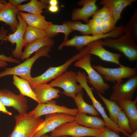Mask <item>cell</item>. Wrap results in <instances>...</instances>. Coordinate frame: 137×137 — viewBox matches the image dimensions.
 Wrapping results in <instances>:
<instances>
[{
  "instance_id": "1",
  "label": "cell",
  "mask_w": 137,
  "mask_h": 137,
  "mask_svg": "<svg viewBox=\"0 0 137 137\" xmlns=\"http://www.w3.org/2000/svg\"><path fill=\"white\" fill-rule=\"evenodd\" d=\"M15 125L9 137H32L40 128L44 120L35 118L28 113L14 116Z\"/></svg>"
},
{
  "instance_id": "2",
  "label": "cell",
  "mask_w": 137,
  "mask_h": 137,
  "mask_svg": "<svg viewBox=\"0 0 137 137\" xmlns=\"http://www.w3.org/2000/svg\"><path fill=\"white\" fill-rule=\"evenodd\" d=\"M52 47L49 46L43 47L36 52L32 57L26 59L22 63L12 67L6 68L0 73V78L8 75H14L20 77L29 82L32 78L30 71L34 63L41 57H49L48 53Z\"/></svg>"
},
{
  "instance_id": "3",
  "label": "cell",
  "mask_w": 137,
  "mask_h": 137,
  "mask_svg": "<svg viewBox=\"0 0 137 137\" xmlns=\"http://www.w3.org/2000/svg\"><path fill=\"white\" fill-rule=\"evenodd\" d=\"M101 41L104 46L117 50L122 53L131 61L137 60V45L136 42L130 37L125 34L117 38H105Z\"/></svg>"
},
{
  "instance_id": "4",
  "label": "cell",
  "mask_w": 137,
  "mask_h": 137,
  "mask_svg": "<svg viewBox=\"0 0 137 137\" xmlns=\"http://www.w3.org/2000/svg\"><path fill=\"white\" fill-rule=\"evenodd\" d=\"M91 34L96 36L105 34L113 30L115 28L113 19L109 9L103 6L98 9L88 23Z\"/></svg>"
},
{
  "instance_id": "5",
  "label": "cell",
  "mask_w": 137,
  "mask_h": 137,
  "mask_svg": "<svg viewBox=\"0 0 137 137\" xmlns=\"http://www.w3.org/2000/svg\"><path fill=\"white\" fill-rule=\"evenodd\" d=\"M91 55L87 54L74 64V66L84 70L88 75V82L97 91L101 94H104L109 89V85L104 80L100 75L92 66Z\"/></svg>"
},
{
  "instance_id": "6",
  "label": "cell",
  "mask_w": 137,
  "mask_h": 137,
  "mask_svg": "<svg viewBox=\"0 0 137 137\" xmlns=\"http://www.w3.org/2000/svg\"><path fill=\"white\" fill-rule=\"evenodd\" d=\"M105 127L100 129H92L80 125L74 121L62 125L51 132L50 136L53 137L68 135L72 137H97Z\"/></svg>"
},
{
  "instance_id": "7",
  "label": "cell",
  "mask_w": 137,
  "mask_h": 137,
  "mask_svg": "<svg viewBox=\"0 0 137 137\" xmlns=\"http://www.w3.org/2000/svg\"><path fill=\"white\" fill-rule=\"evenodd\" d=\"M84 55L82 52L80 51L79 53L69 59L61 65L56 67H50L40 75L32 77L29 82L31 89L39 84L47 83L50 80L56 78L66 72L74 62L78 60Z\"/></svg>"
},
{
  "instance_id": "8",
  "label": "cell",
  "mask_w": 137,
  "mask_h": 137,
  "mask_svg": "<svg viewBox=\"0 0 137 137\" xmlns=\"http://www.w3.org/2000/svg\"><path fill=\"white\" fill-rule=\"evenodd\" d=\"M123 33V28L121 26L116 27L112 31L107 33L96 36L83 35L76 36L72 38L64 43H62L59 46L58 48L61 50L64 46H73L80 51L85 46L97 40L104 38H116L119 37Z\"/></svg>"
},
{
  "instance_id": "9",
  "label": "cell",
  "mask_w": 137,
  "mask_h": 137,
  "mask_svg": "<svg viewBox=\"0 0 137 137\" xmlns=\"http://www.w3.org/2000/svg\"><path fill=\"white\" fill-rule=\"evenodd\" d=\"M77 74L72 71H66L63 73L48 84L53 87H59L63 90V93L73 98L76 95L83 92V88L77 84Z\"/></svg>"
},
{
  "instance_id": "10",
  "label": "cell",
  "mask_w": 137,
  "mask_h": 137,
  "mask_svg": "<svg viewBox=\"0 0 137 137\" xmlns=\"http://www.w3.org/2000/svg\"><path fill=\"white\" fill-rule=\"evenodd\" d=\"M92 66L102 76L103 79L112 82H123V79H128L137 75L136 67H130L122 65L118 67L114 68L105 67L98 65Z\"/></svg>"
},
{
  "instance_id": "11",
  "label": "cell",
  "mask_w": 137,
  "mask_h": 137,
  "mask_svg": "<svg viewBox=\"0 0 137 137\" xmlns=\"http://www.w3.org/2000/svg\"><path fill=\"white\" fill-rule=\"evenodd\" d=\"M137 87V75L124 82L115 83L109 99L116 102L121 100H132Z\"/></svg>"
},
{
  "instance_id": "12",
  "label": "cell",
  "mask_w": 137,
  "mask_h": 137,
  "mask_svg": "<svg viewBox=\"0 0 137 137\" xmlns=\"http://www.w3.org/2000/svg\"><path fill=\"white\" fill-rule=\"evenodd\" d=\"M74 116L65 113H57L45 115L41 127L32 137H41L52 132L62 125L74 121Z\"/></svg>"
},
{
  "instance_id": "13",
  "label": "cell",
  "mask_w": 137,
  "mask_h": 137,
  "mask_svg": "<svg viewBox=\"0 0 137 137\" xmlns=\"http://www.w3.org/2000/svg\"><path fill=\"white\" fill-rule=\"evenodd\" d=\"M78 113L77 108H69L57 105L52 100L45 103H38L36 107L28 113L37 118L46 115L57 113H65L75 116Z\"/></svg>"
},
{
  "instance_id": "14",
  "label": "cell",
  "mask_w": 137,
  "mask_h": 137,
  "mask_svg": "<svg viewBox=\"0 0 137 137\" xmlns=\"http://www.w3.org/2000/svg\"><path fill=\"white\" fill-rule=\"evenodd\" d=\"M0 101L5 106L13 108L19 114L27 113L28 100L21 94H16L6 89L0 90Z\"/></svg>"
},
{
  "instance_id": "15",
  "label": "cell",
  "mask_w": 137,
  "mask_h": 137,
  "mask_svg": "<svg viewBox=\"0 0 137 137\" xmlns=\"http://www.w3.org/2000/svg\"><path fill=\"white\" fill-rule=\"evenodd\" d=\"M19 24L15 31L12 33H9L6 37V40L12 44H16L15 49L12 52V55L15 59H20L22 53V49L25 45L24 36L27 24L19 13L17 15Z\"/></svg>"
},
{
  "instance_id": "16",
  "label": "cell",
  "mask_w": 137,
  "mask_h": 137,
  "mask_svg": "<svg viewBox=\"0 0 137 137\" xmlns=\"http://www.w3.org/2000/svg\"><path fill=\"white\" fill-rule=\"evenodd\" d=\"M87 81L86 78H83L79 80V83L86 92L92 102L93 106L101 116L105 123V126L118 134L121 132L124 134V133L120 129L117 125L112 121L107 115L104 108L94 97L92 89L89 86Z\"/></svg>"
},
{
  "instance_id": "17",
  "label": "cell",
  "mask_w": 137,
  "mask_h": 137,
  "mask_svg": "<svg viewBox=\"0 0 137 137\" xmlns=\"http://www.w3.org/2000/svg\"><path fill=\"white\" fill-rule=\"evenodd\" d=\"M101 41H96L85 46L87 54L96 56L102 61L121 65L120 59L121 55L111 52L105 49L101 44Z\"/></svg>"
},
{
  "instance_id": "18",
  "label": "cell",
  "mask_w": 137,
  "mask_h": 137,
  "mask_svg": "<svg viewBox=\"0 0 137 137\" xmlns=\"http://www.w3.org/2000/svg\"><path fill=\"white\" fill-rule=\"evenodd\" d=\"M96 0H83L79 1L78 4L82 6L80 8L74 9L72 14L73 20H82L88 24L89 18L93 16L98 10L96 3Z\"/></svg>"
},
{
  "instance_id": "19",
  "label": "cell",
  "mask_w": 137,
  "mask_h": 137,
  "mask_svg": "<svg viewBox=\"0 0 137 137\" xmlns=\"http://www.w3.org/2000/svg\"><path fill=\"white\" fill-rule=\"evenodd\" d=\"M136 0H102L99 4L107 8L110 10L115 25L121 17L123 10L131 6Z\"/></svg>"
},
{
  "instance_id": "20",
  "label": "cell",
  "mask_w": 137,
  "mask_h": 137,
  "mask_svg": "<svg viewBox=\"0 0 137 137\" xmlns=\"http://www.w3.org/2000/svg\"><path fill=\"white\" fill-rule=\"evenodd\" d=\"M38 99L39 103H45L57 99L61 93L60 90L47 83L39 84L32 89Z\"/></svg>"
},
{
  "instance_id": "21",
  "label": "cell",
  "mask_w": 137,
  "mask_h": 137,
  "mask_svg": "<svg viewBox=\"0 0 137 137\" xmlns=\"http://www.w3.org/2000/svg\"><path fill=\"white\" fill-rule=\"evenodd\" d=\"M19 12L16 7L9 2L0 11V21L9 25L13 33L16 30L19 24L16 18V15Z\"/></svg>"
},
{
  "instance_id": "22",
  "label": "cell",
  "mask_w": 137,
  "mask_h": 137,
  "mask_svg": "<svg viewBox=\"0 0 137 137\" xmlns=\"http://www.w3.org/2000/svg\"><path fill=\"white\" fill-rule=\"evenodd\" d=\"M117 102L118 105L123 109L128 117L132 132L137 130V98L134 100H121Z\"/></svg>"
},
{
  "instance_id": "23",
  "label": "cell",
  "mask_w": 137,
  "mask_h": 137,
  "mask_svg": "<svg viewBox=\"0 0 137 137\" xmlns=\"http://www.w3.org/2000/svg\"><path fill=\"white\" fill-rule=\"evenodd\" d=\"M55 43L54 41L51 38L46 36L26 44L24 50L22 53L20 59L23 60L28 58L33 53L41 48L46 46L52 47L54 46Z\"/></svg>"
},
{
  "instance_id": "24",
  "label": "cell",
  "mask_w": 137,
  "mask_h": 137,
  "mask_svg": "<svg viewBox=\"0 0 137 137\" xmlns=\"http://www.w3.org/2000/svg\"><path fill=\"white\" fill-rule=\"evenodd\" d=\"M19 13L28 26L37 29L45 30L52 23L46 21L45 16L41 14L26 13L22 12Z\"/></svg>"
},
{
  "instance_id": "25",
  "label": "cell",
  "mask_w": 137,
  "mask_h": 137,
  "mask_svg": "<svg viewBox=\"0 0 137 137\" xmlns=\"http://www.w3.org/2000/svg\"><path fill=\"white\" fill-rule=\"evenodd\" d=\"M74 121L80 125L92 129H100L105 127L103 120L96 116H89L84 113H78L74 116Z\"/></svg>"
},
{
  "instance_id": "26",
  "label": "cell",
  "mask_w": 137,
  "mask_h": 137,
  "mask_svg": "<svg viewBox=\"0 0 137 137\" xmlns=\"http://www.w3.org/2000/svg\"><path fill=\"white\" fill-rule=\"evenodd\" d=\"M48 6L42 1L31 0L27 4L20 5L16 7L18 11H25L28 13L36 14H41L43 10L48 8Z\"/></svg>"
},
{
  "instance_id": "27",
  "label": "cell",
  "mask_w": 137,
  "mask_h": 137,
  "mask_svg": "<svg viewBox=\"0 0 137 137\" xmlns=\"http://www.w3.org/2000/svg\"><path fill=\"white\" fill-rule=\"evenodd\" d=\"M13 83L18 89L20 94L24 96H27L39 103L35 95L27 80L16 75H13Z\"/></svg>"
},
{
  "instance_id": "28",
  "label": "cell",
  "mask_w": 137,
  "mask_h": 137,
  "mask_svg": "<svg viewBox=\"0 0 137 137\" xmlns=\"http://www.w3.org/2000/svg\"><path fill=\"white\" fill-rule=\"evenodd\" d=\"M45 31L47 36L51 38L57 36L59 33H63L65 36L62 43L68 40V36L72 31L69 27L64 23L61 25L53 24L52 23Z\"/></svg>"
},
{
  "instance_id": "29",
  "label": "cell",
  "mask_w": 137,
  "mask_h": 137,
  "mask_svg": "<svg viewBox=\"0 0 137 137\" xmlns=\"http://www.w3.org/2000/svg\"><path fill=\"white\" fill-rule=\"evenodd\" d=\"M97 93L108 110L109 118L114 123L117 124L118 115L122 109L116 102L108 99L101 94L97 92Z\"/></svg>"
},
{
  "instance_id": "30",
  "label": "cell",
  "mask_w": 137,
  "mask_h": 137,
  "mask_svg": "<svg viewBox=\"0 0 137 137\" xmlns=\"http://www.w3.org/2000/svg\"><path fill=\"white\" fill-rule=\"evenodd\" d=\"M73 99L77 106L78 113L89 114L93 116L99 115L93 105L88 104L84 100L83 92L77 94Z\"/></svg>"
},
{
  "instance_id": "31",
  "label": "cell",
  "mask_w": 137,
  "mask_h": 137,
  "mask_svg": "<svg viewBox=\"0 0 137 137\" xmlns=\"http://www.w3.org/2000/svg\"><path fill=\"white\" fill-rule=\"evenodd\" d=\"M46 36H47L45 30L27 26L24 35V40L25 45Z\"/></svg>"
},
{
  "instance_id": "32",
  "label": "cell",
  "mask_w": 137,
  "mask_h": 137,
  "mask_svg": "<svg viewBox=\"0 0 137 137\" xmlns=\"http://www.w3.org/2000/svg\"><path fill=\"white\" fill-rule=\"evenodd\" d=\"M124 32L137 41V9L134 10L132 16L124 27Z\"/></svg>"
},
{
  "instance_id": "33",
  "label": "cell",
  "mask_w": 137,
  "mask_h": 137,
  "mask_svg": "<svg viewBox=\"0 0 137 137\" xmlns=\"http://www.w3.org/2000/svg\"><path fill=\"white\" fill-rule=\"evenodd\" d=\"M117 124L126 136L132 132L129 124V119L124 111L122 110L117 117Z\"/></svg>"
},
{
  "instance_id": "34",
  "label": "cell",
  "mask_w": 137,
  "mask_h": 137,
  "mask_svg": "<svg viewBox=\"0 0 137 137\" xmlns=\"http://www.w3.org/2000/svg\"><path fill=\"white\" fill-rule=\"evenodd\" d=\"M72 31L77 30L83 35H89L91 34V29L88 24H83L79 21L64 22Z\"/></svg>"
},
{
  "instance_id": "35",
  "label": "cell",
  "mask_w": 137,
  "mask_h": 137,
  "mask_svg": "<svg viewBox=\"0 0 137 137\" xmlns=\"http://www.w3.org/2000/svg\"><path fill=\"white\" fill-rule=\"evenodd\" d=\"M8 32V30L5 29L3 26L1 27L0 30V40L3 41L6 40V37L7 35ZM0 60L6 62L17 64H19L20 62L19 60L13 58L11 57L7 56L3 54H0Z\"/></svg>"
},
{
  "instance_id": "36",
  "label": "cell",
  "mask_w": 137,
  "mask_h": 137,
  "mask_svg": "<svg viewBox=\"0 0 137 137\" xmlns=\"http://www.w3.org/2000/svg\"><path fill=\"white\" fill-rule=\"evenodd\" d=\"M97 137H121L115 131L106 127Z\"/></svg>"
},
{
  "instance_id": "37",
  "label": "cell",
  "mask_w": 137,
  "mask_h": 137,
  "mask_svg": "<svg viewBox=\"0 0 137 137\" xmlns=\"http://www.w3.org/2000/svg\"><path fill=\"white\" fill-rule=\"evenodd\" d=\"M27 1V0H9L8 2L16 7L21 5L22 3Z\"/></svg>"
},
{
  "instance_id": "38",
  "label": "cell",
  "mask_w": 137,
  "mask_h": 137,
  "mask_svg": "<svg viewBox=\"0 0 137 137\" xmlns=\"http://www.w3.org/2000/svg\"><path fill=\"white\" fill-rule=\"evenodd\" d=\"M0 112L9 115H12V113L8 111L6 108L5 106L0 101Z\"/></svg>"
},
{
  "instance_id": "39",
  "label": "cell",
  "mask_w": 137,
  "mask_h": 137,
  "mask_svg": "<svg viewBox=\"0 0 137 137\" xmlns=\"http://www.w3.org/2000/svg\"><path fill=\"white\" fill-rule=\"evenodd\" d=\"M48 9L50 12L53 13H55L58 11L59 8L58 5L49 6H48Z\"/></svg>"
},
{
  "instance_id": "40",
  "label": "cell",
  "mask_w": 137,
  "mask_h": 137,
  "mask_svg": "<svg viewBox=\"0 0 137 137\" xmlns=\"http://www.w3.org/2000/svg\"><path fill=\"white\" fill-rule=\"evenodd\" d=\"M46 3L49 4V6H57L58 4V1L57 0H46Z\"/></svg>"
},
{
  "instance_id": "41",
  "label": "cell",
  "mask_w": 137,
  "mask_h": 137,
  "mask_svg": "<svg viewBox=\"0 0 137 137\" xmlns=\"http://www.w3.org/2000/svg\"><path fill=\"white\" fill-rule=\"evenodd\" d=\"M7 3L5 1L0 0V11L6 6Z\"/></svg>"
},
{
  "instance_id": "42",
  "label": "cell",
  "mask_w": 137,
  "mask_h": 137,
  "mask_svg": "<svg viewBox=\"0 0 137 137\" xmlns=\"http://www.w3.org/2000/svg\"><path fill=\"white\" fill-rule=\"evenodd\" d=\"M8 65L7 62L0 60V67H4Z\"/></svg>"
},
{
  "instance_id": "43",
  "label": "cell",
  "mask_w": 137,
  "mask_h": 137,
  "mask_svg": "<svg viewBox=\"0 0 137 137\" xmlns=\"http://www.w3.org/2000/svg\"><path fill=\"white\" fill-rule=\"evenodd\" d=\"M126 137H137V130L132 132L131 134Z\"/></svg>"
},
{
  "instance_id": "44",
  "label": "cell",
  "mask_w": 137,
  "mask_h": 137,
  "mask_svg": "<svg viewBox=\"0 0 137 137\" xmlns=\"http://www.w3.org/2000/svg\"><path fill=\"white\" fill-rule=\"evenodd\" d=\"M41 137H66V136H62V137H61V136H60V137H53V136H49L48 135H46V134H45L44 135H43V136H41Z\"/></svg>"
}]
</instances>
